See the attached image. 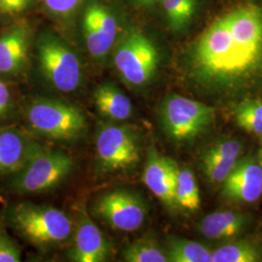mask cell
<instances>
[{"instance_id": "1", "label": "cell", "mask_w": 262, "mask_h": 262, "mask_svg": "<svg viewBox=\"0 0 262 262\" xmlns=\"http://www.w3.org/2000/svg\"><path fill=\"white\" fill-rule=\"evenodd\" d=\"M188 57L194 80L215 94H234L262 83V6L248 3L215 19Z\"/></svg>"}, {"instance_id": "2", "label": "cell", "mask_w": 262, "mask_h": 262, "mask_svg": "<svg viewBox=\"0 0 262 262\" xmlns=\"http://www.w3.org/2000/svg\"><path fill=\"white\" fill-rule=\"evenodd\" d=\"M9 220L19 234L40 249H50L64 243L73 231L70 217L61 210L29 202L13 207Z\"/></svg>"}, {"instance_id": "3", "label": "cell", "mask_w": 262, "mask_h": 262, "mask_svg": "<svg viewBox=\"0 0 262 262\" xmlns=\"http://www.w3.org/2000/svg\"><path fill=\"white\" fill-rule=\"evenodd\" d=\"M73 166V159L68 154L43 147L13 174L12 188L19 193L47 191L58 186Z\"/></svg>"}, {"instance_id": "4", "label": "cell", "mask_w": 262, "mask_h": 262, "mask_svg": "<svg viewBox=\"0 0 262 262\" xmlns=\"http://www.w3.org/2000/svg\"><path fill=\"white\" fill-rule=\"evenodd\" d=\"M26 114L31 129L51 139L75 140L86 127L80 109L57 100H34L28 105Z\"/></svg>"}, {"instance_id": "5", "label": "cell", "mask_w": 262, "mask_h": 262, "mask_svg": "<svg viewBox=\"0 0 262 262\" xmlns=\"http://www.w3.org/2000/svg\"><path fill=\"white\" fill-rule=\"evenodd\" d=\"M160 119L169 138L185 142L207 130L215 120V109L179 94H170L161 105Z\"/></svg>"}, {"instance_id": "6", "label": "cell", "mask_w": 262, "mask_h": 262, "mask_svg": "<svg viewBox=\"0 0 262 262\" xmlns=\"http://www.w3.org/2000/svg\"><path fill=\"white\" fill-rule=\"evenodd\" d=\"M158 49L138 30L124 34L115 52V66L122 80L132 86L148 84L159 66Z\"/></svg>"}, {"instance_id": "7", "label": "cell", "mask_w": 262, "mask_h": 262, "mask_svg": "<svg viewBox=\"0 0 262 262\" xmlns=\"http://www.w3.org/2000/svg\"><path fill=\"white\" fill-rule=\"evenodd\" d=\"M38 58L48 81L62 93H71L79 86L82 70L78 56L61 40L44 36L38 42Z\"/></svg>"}, {"instance_id": "8", "label": "cell", "mask_w": 262, "mask_h": 262, "mask_svg": "<svg viewBox=\"0 0 262 262\" xmlns=\"http://www.w3.org/2000/svg\"><path fill=\"white\" fill-rule=\"evenodd\" d=\"M96 158L105 172L123 171L135 166L140 159L136 133L123 125H104L96 138Z\"/></svg>"}, {"instance_id": "9", "label": "cell", "mask_w": 262, "mask_h": 262, "mask_svg": "<svg viewBox=\"0 0 262 262\" xmlns=\"http://www.w3.org/2000/svg\"><path fill=\"white\" fill-rule=\"evenodd\" d=\"M93 212L113 229L125 232L139 229L147 216L143 199L126 189H115L97 197Z\"/></svg>"}, {"instance_id": "10", "label": "cell", "mask_w": 262, "mask_h": 262, "mask_svg": "<svg viewBox=\"0 0 262 262\" xmlns=\"http://www.w3.org/2000/svg\"><path fill=\"white\" fill-rule=\"evenodd\" d=\"M223 196L234 202L253 203L262 195V168L253 157L238 159L223 182Z\"/></svg>"}, {"instance_id": "11", "label": "cell", "mask_w": 262, "mask_h": 262, "mask_svg": "<svg viewBox=\"0 0 262 262\" xmlns=\"http://www.w3.org/2000/svg\"><path fill=\"white\" fill-rule=\"evenodd\" d=\"M177 163L150 147L143 174V182L150 191L167 207L175 204V182L178 171Z\"/></svg>"}, {"instance_id": "12", "label": "cell", "mask_w": 262, "mask_h": 262, "mask_svg": "<svg viewBox=\"0 0 262 262\" xmlns=\"http://www.w3.org/2000/svg\"><path fill=\"white\" fill-rule=\"evenodd\" d=\"M117 21L112 14L100 5L90 6L84 16L86 48L95 58L106 56L117 35Z\"/></svg>"}, {"instance_id": "13", "label": "cell", "mask_w": 262, "mask_h": 262, "mask_svg": "<svg viewBox=\"0 0 262 262\" xmlns=\"http://www.w3.org/2000/svg\"><path fill=\"white\" fill-rule=\"evenodd\" d=\"M110 250V244L97 225L88 215H81L69 257L76 262H102L108 258Z\"/></svg>"}, {"instance_id": "14", "label": "cell", "mask_w": 262, "mask_h": 262, "mask_svg": "<svg viewBox=\"0 0 262 262\" xmlns=\"http://www.w3.org/2000/svg\"><path fill=\"white\" fill-rule=\"evenodd\" d=\"M42 148V145L23 131L0 130V175L16 173Z\"/></svg>"}, {"instance_id": "15", "label": "cell", "mask_w": 262, "mask_h": 262, "mask_svg": "<svg viewBox=\"0 0 262 262\" xmlns=\"http://www.w3.org/2000/svg\"><path fill=\"white\" fill-rule=\"evenodd\" d=\"M249 219L242 213L224 210L207 215L199 225V231L206 238L222 240L233 238L246 229Z\"/></svg>"}, {"instance_id": "16", "label": "cell", "mask_w": 262, "mask_h": 262, "mask_svg": "<svg viewBox=\"0 0 262 262\" xmlns=\"http://www.w3.org/2000/svg\"><path fill=\"white\" fill-rule=\"evenodd\" d=\"M28 51V34L25 29L14 28L0 36V73H18L26 63Z\"/></svg>"}, {"instance_id": "17", "label": "cell", "mask_w": 262, "mask_h": 262, "mask_svg": "<svg viewBox=\"0 0 262 262\" xmlns=\"http://www.w3.org/2000/svg\"><path fill=\"white\" fill-rule=\"evenodd\" d=\"M94 98L98 112L112 121H125L133 113L130 99L115 84L99 85L94 92Z\"/></svg>"}, {"instance_id": "18", "label": "cell", "mask_w": 262, "mask_h": 262, "mask_svg": "<svg viewBox=\"0 0 262 262\" xmlns=\"http://www.w3.org/2000/svg\"><path fill=\"white\" fill-rule=\"evenodd\" d=\"M166 244L168 261L212 262V251L202 244L178 237H170Z\"/></svg>"}, {"instance_id": "19", "label": "cell", "mask_w": 262, "mask_h": 262, "mask_svg": "<svg viewBox=\"0 0 262 262\" xmlns=\"http://www.w3.org/2000/svg\"><path fill=\"white\" fill-rule=\"evenodd\" d=\"M174 196L176 206L189 212L199 209L201 203L199 187L194 174L189 169L178 167Z\"/></svg>"}, {"instance_id": "20", "label": "cell", "mask_w": 262, "mask_h": 262, "mask_svg": "<svg viewBox=\"0 0 262 262\" xmlns=\"http://www.w3.org/2000/svg\"><path fill=\"white\" fill-rule=\"evenodd\" d=\"M262 261L261 249L250 241L224 245L212 252V262Z\"/></svg>"}, {"instance_id": "21", "label": "cell", "mask_w": 262, "mask_h": 262, "mask_svg": "<svg viewBox=\"0 0 262 262\" xmlns=\"http://www.w3.org/2000/svg\"><path fill=\"white\" fill-rule=\"evenodd\" d=\"M162 6L173 30L187 28L196 12V0H161Z\"/></svg>"}, {"instance_id": "22", "label": "cell", "mask_w": 262, "mask_h": 262, "mask_svg": "<svg viewBox=\"0 0 262 262\" xmlns=\"http://www.w3.org/2000/svg\"><path fill=\"white\" fill-rule=\"evenodd\" d=\"M123 259L128 262H166V253L151 239H139L123 250Z\"/></svg>"}, {"instance_id": "23", "label": "cell", "mask_w": 262, "mask_h": 262, "mask_svg": "<svg viewBox=\"0 0 262 262\" xmlns=\"http://www.w3.org/2000/svg\"><path fill=\"white\" fill-rule=\"evenodd\" d=\"M234 116L239 127L262 136V99H245L236 108Z\"/></svg>"}, {"instance_id": "24", "label": "cell", "mask_w": 262, "mask_h": 262, "mask_svg": "<svg viewBox=\"0 0 262 262\" xmlns=\"http://www.w3.org/2000/svg\"><path fill=\"white\" fill-rule=\"evenodd\" d=\"M238 159H203L200 166L203 174L212 183H223L234 168Z\"/></svg>"}, {"instance_id": "25", "label": "cell", "mask_w": 262, "mask_h": 262, "mask_svg": "<svg viewBox=\"0 0 262 262\" xmlns=\"http://www.w3.org/2000/svg\"><path fill=\"white\" fill-rule=\"evenodd\" d=\"M242 152V144L239 140L229 139L222 141L203 154V159H239Z\"/></svg>"}, {"instance_id": "26", "label": "cell", "mask_w": 262, "mask_h": 262, "mask_svg": "<svg viewBox=\"0 0 262 262\" xmlns=\"http://www.w3.org/2000/svg\"><path fill=\"white\" fill-rule=\"evenodd\" d=\"M19 247L4 231L0 230V262L20 261Z\"/></svg>"}, {"instance_id": "27", "label": "cell", "mask_w": 262, "mask_h": 262, "mask_svg": "<svg viewBox=\"0 0 262 262\" xmlns=\"http://www.w3.org/2000/svg\"><path fill=\"white\" fill-rule=\"evenodd\" d=\"M30 0H0V13L14 16L27 9Z\"/></svg>"}, {"instance_id": "28", "label": "cell", "mask_w": 262, "mask_h": 262, "mask_svg": "<svg viewBox=\"0 0 262 262\" xmlns=\"http://www.w3.org/2000/svg\"><path fill=\"white\" fill-rule=\"evenodd\" d=\"M45 3L52 12L60 15H66L75 9L79 0H45Z\"/></svg>"}, {"instance_id": "29", "label": "cell", "mask_w": 262, "mask_h": 262, "mask_svg": "<svg viewBox=\"0 0 262 262\" xmlns=\"http://www.w3.org/2000/svg\"><path fill=\"white\" fill-rule=\"evenodd\" d=\"M10 92L7 85L0 81V117L7 112L10 106Z\"/></svg>"}, {"instance_id": "30", "label": "cell", "mask_w": 262, "mask_h": 262, "mask_svg": "<svg viewBox=\"0 0 262 262\" xmlns=\"http://www.w3.org/2000/svg\"><path fill=\"white\" fill-rule=\"evenodd\" d=\"M137 3H139L141 5H145V6H150V5H154L156 4L159 0H134Z\"/></svg>"}, {"instance_id": "31", "label": "cell", "mask_w": 262, "mask_h": 262, "mask_svg": "<svg viewBox=\"0 0 262 262\" xmlns=\"http://www.w3.org/2000/svg\"><path fill=\"white\" fill-rule=\"evenodd\" d=\"M257 160H258V163L260 164V166H261L262 168V142L260 149H259V151H258V158H257Z\"/></svg>"}]
</instances>
